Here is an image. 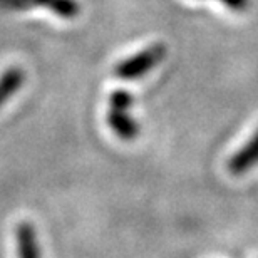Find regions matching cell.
I'll return each instance as SVG.
<instances>
[{"label": "cell", "mask_w": 258, "mask_h": 258, "mask_svg": "<svg viewBox=\"0 0 258 258\" xmlns=\"http://www.w3.org/2000/svg\"><path fill=\"white\" fill-rule=\"evenodd\" d=\"M258 166V129L248 141L228 159V171L233 174L248 173Z\"/></svg>", "instance_id": "7a4b0ae2"}, {"label": "cell", "mask_w": 258, "mask_h": 258, "mask_svg": "<svg viewBox=\"0 0 258 258\" xmlns=\"http://www.w3.org/2000/svg\"><path fill=\"white\" fill-rule=\"evenodd\" d=\"M133 94L126 89H116L109 96V109H126L129 111L133 106Z\"/></svg>", "instance_id": "52a82bcc"}, {"label": "cell", "mask_w": 258, "mask_h": 258, "mask_svg": "<svg viewBox=\"0 0 258 258\" xmlns=\"http://www.w3.org/2000/svg\"><path fill=\"white\" fill-rule=\"evenodd\" d=\"M15 238H17L19 258H40L37 235L32 225L27 221L20 223L15 230Z\"/></svg>", "instance_id": "277c9868"}, {"label": "cell", "mask_w": 258, "mask_h": 258, "mask_svg": "<svg viewBox=\"0 0 258 258\" xmlns=\"http://www.w3.org/2000/svg\"><path fill=\"white\" fill-rule=\"evenodd\" d=\"M107 124L122 141H133L139 134V124L126 109L107 111Z\"/></svg>", "instance_id": "3957f363"}, {"label": "cell", "mask_w": 258, "mask_h": 258, "mask_svg": "<svg viewBox=\"0 0 258 258\" xmlns=\"http://www.w3.org/2000/svg\"><path fill=\"white\" fill-rule=\"evenodd\" d=\"M220 2L223 5H226L228 9L240 12V10H245L246 7H248L250 0H220Z\"/></svg>", "instance_id": "ba28073f"}, {"label": "cell", "mask_w": 258, "mask_h": 258, "mask_svg": "<svg viewBox=\"0 0 258 258\" xmlns=\"http://www.w3.org/2000/svg\"><path fill=\"white\" fill-rule=\"evenodd\" d=\"M25 74L20 67H10L0 76V107L22 87Z\"/></svg>", "instance_id": "5b68a950"}, {"label": "cell", "mask_w": 258, "mask_h": 258, "mask_svg": "<svg viewBox=\"0 0 258 258\" xmlns=\"http://www.w3.org/2000/svg\"><path fill=\"white\" fill-rule=\"evenodd\" d=\"M24 2L47 7L62 19H74L79 14V4L76 0H24Z\"/></svg>", "instance_id": "8992f818"}, {"label": "cell", "mask_w": 258, "mask_h": 258, "mask_svg": "<svg viewBox=\"0 0 258 258\" xmlns=\"http://www.w3.org/2000/svg\"><path fill=\"white\" fill-rule=\"evenodd\" d=\"M166 57V45L161 42L151 44L149 47L139 50L138 54L121 60L116 66V76L124 81H134L151 72L161 60Z\"/></svg>", "instance_id": "6da1fadb"}]
</instances>
